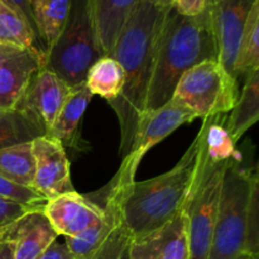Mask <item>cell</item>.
Masks as SVG:
<instances>
[{"mask_svg":"<svg viewBox=\"0 0 259 259\" xmlns=\"http://www.w3.org/2000/svg\"><path fill=\"white\" fill-rule=\"evenodd\" d=\"M7 3H9V4H12L13 7L18 8V9L20 10V12L24 14V17L27 18V20L29 22V24L32 25V28L34 29L35 34H37L38 37V32H37V27H35V22H34V18H33V14H32V9H30V5H29V0H5ZM38 39H39V37H38ZM40 42V39H39ZM42 43V42H40ZM43 46V45H42Z\"/></svg>","mask_w":259,"mask_h":259,"instance_id":"32","label":"cell"},{"mask_svg":"<svg viewBox=\"0 0 259 259\" xmlns=\"http://www.w3.org/2000/svg\"><path fill=\"white\" fill-rule=\"evenodd\" d=\"M103 56L96 34L93 0H71L65 27L45 55V68L73 88L85 82L90 66Z\"/></svg>","mask_w":259,"mask_h":259,"instance_id":"5","label":"cell"},{"mask_svg":"<svg viewBox=\"0 0 259 259\" xmlns=\"http://www.w3.org/2000/svg\"><path fill=\"white\" fill-rule=\"evenodd\" d=\"M0 197L30 207H43L47 200L34 189L20 186L0 176Z\"/></svg>","mask_w":259,"mask_h":259,"instance_id":"28","label":"cell"},{"mask_svg":"<svg viewBox=\"0 0 259 259\" xmlns=\"http://www.w3.org/2000/svg\"><path fill=\"white\" fill-rule=\"evenodd\" d=\"M257 168L245 163L239 151L228 161L207 259H238L245 253L247 210Z\"/></svg>","mask_w":259,"mask_h":259,"instance_id":"4","label":"cell"},{"mask_svg":"<svg viewBox=\"0 0 259 259\" xmlns=\"http://www.w3.org/2000/svg\"><path fill=\"white\" fill-rule=\"evenodd\" d=\"M38 209V207L25 206V205L18 204V202L10 201V200L0 197V230L10 225L12 223L17 222L19 218L27 214L30 210Z\"/></svg>","mask_w":259,"mask_h":259,"instance_id":"29","label":"cell"},{"mask_svg":"<svg viewBox=\"0 0 259 259\" xmlns=\"http://www.w3.org/2000/svg\"><path fill=\"white\" fill-rule=\"evenodd\" d=\"M32 148L35 161L34 189L46 200L75 191L65 147L51 137L39 136L32 141Z\"/></svg>","mask_w":259,"mask_h":259,"instance_id":"11","label":"cell"},{"mask_svg":"<svg viewBox=\"0 0 259 259\" xmlns=\"http://www.w3.org/2000/svg\"><path fill=\"white\" fill-rule=\"evenodd\" d=\"M93 96L85 82L71 88L60 113L46 136L58 141L65 148H80V144L83 143L80 137L81 120Z\"/></svg>","mask_w":259,"mask_h":259,"instance_id":"16","label":"cell"},{"mask_svg":"<svg viewBox=\"0 0 259 259\" xmlns=\"http://www.w3.org/2000/svg\"><path fill=\"white\" fill-rule=\"evenodd\" d=\"M238 259H259V255H252L248 254V253H243Z\"/></svg>","mask_w":259,"mask_h":259,"instance_id":"36","label":"cell"},{"mask_svg":"<svg viewBox=\"0 0 259 259\" xmlns=\"http://www.w3.org/2000/svg\"><path fill=\"white\" fill-rule=\"evenodd\" d=\"M29 5L38 37L47 52L65 27L71 0H29Z\"/></svg>","mask_w":259,"mask_h":259,"instance_id":"20","label":"cell"},{"mask_svg":"<svg viewBox=\"0 0 259 259\" xmlns=\"http://www.w3.org/2000/svg\"><path fill=\"white\" fill-rule=\"evenodd\" d=\"M230 111L225 126L237 144L259 119V70L253 71L245 77L239 98Z\"/></svg>","mask_w":259,"mask_h":259,"instance_id":"18","label":"cell"},{"mask_svg":"<svg viewBox=\"0 0 259 259\" xmlns=\"http://www.w3.org/2000/svg\"><path fill=\"white\" fill-rule=\"evenodd\" d=\"M197 153L199 137L196 136L169 171L146 181H134L121 191L105 187L100 190L118 200L123 224L133 239L164 227L181 214L194 182Z\"/></svg>","mask_w":259,"mask_h":259,"instance_id":"3","label":"cell"},{"mask_svg":"<svg viewBox=\"0 0 259 259\" xmlns=\"http://www.w3.org/2000/svg\"><path fill=\"white\" fill-rule=\"evenodd\" d=\"M133 237L121 223L111 232L103 245L88 259H131Z\"/></svg>","mask_w":259,"mask_h":259,"instance_id":"26","label":"cell"},{"mask_svg":"<svg viewBox=\"0 0 259 259\" xmlns=\"http://www.w3.org/2000/svg\"><path fill=\"white\" fill-rule=\"evenodd\" d=\"M0 259H14V242L0 232Z\"/></svg>","mask_w":259,"mask_h":259,"instance_id":"33","label":"cell"},{"mask_svg":"<svg viewBox=\"0 0 259 259\" xmlns=\"http://www.w3.org/2000/svg\"><path fill=\"white\" fill-rule=\"evenodd\" d=\"M0 45L15 48H35L45 53L34 29L18 8L0 0Z\"/></svg>","mask_w":259,"mask_h":259,"instance_id":"19","label":"cell"},{"mask_svg":"<svg viewBox=\"0 0 259 259\" xmlns=\"http://www.w3.org/2000/svg\"><path fill=\"white\" fill-rule=\"evenodd\" d=\"M199 153L194 182L185 205L189 259H207L219 205L220 189L228 161L215 162L207 154L199 131Z\"/></svg>","mask_w":259,"mask_h":259,"instance_id":"6","label":"cell"},{"mask_svg":"<svg viewBox=\"0 0 259 259\" xmlns=\"http://www.w3.org/2000/svg\"><path fill=\"white\" fill-rule=\"evenodd\" d=\"M39 136H43L39 129L35 128L17 110L0 109V149L32 142Z\"/></svg>","mask_w":259,"mask_h":259,"instance_id":"25","label":"cell"},{"mask_svg":"<svg viewBox=\"0 0 259 259\" xmlns=\"http://www.w3.org/2000/svg\"><path fill=\"white\" fill-rule=\"evenodd\" d=\"M151 4H153L154 7L163 8V9H172V5H174L175 0H147Z\"/></svg>","mask_w":259,"mask_h":259,"instance_id":"35","label":"cell"},{"mask_svg":"<svg viewBox=\"0 0 259 259\" xmlns=\"http://www.w3.org/2000/svg\"><path fill=\"white\" fill-rule=\"evenodd\" d=\"M200 131L202 133V143L212 161H229L239 151L227 131L222 114L204 119Z\"/></svg>","mask_w":259,"mask_h":259,"instance_id":"24","label":"cell"},{"mask_svg":"<svg viewBox=\"0 0 259 259\" xmlns=\"http://www.w3.org/2000/svg\"><path fill=\"white\" fill-rule=\"evenodd\" d=\"M45 67V53L19 48L0 66V109L13 110L33 76Z\"/></svg>","mask_w":259,"mask_h":259,"instance_id":"13","label":"cell"},{"mask_svg":"<svg viewBox=\"0 0 259 259\" xmlns=\"http://www.w3.org/2000/svg\"><path fill=\"white\" fill-rule=\"evenodd\" d=\"M254 2L255 0H209L212 27L217 38L218 61L237 83L234 66L238 46Z\"/></svg>","mask_w":259,"mask_h":259,"instance_id":"10","label":"cell"},{"mask_svg":"<svg viewBox=\"0 0 259 259\" xmlns=\"http://www.w3.org/2000/svg\"><path fill=\"white\" fill-rule=\"evenodd\" d=\"M37 259H75L71 252L68 250L67 245L65 243H58L57 240L52 243L50 247L46 249L40 257Z\"/></svg>","mask_w":259,"mask_h":259,"instance_id":"31","label":"cell"},{"mask_svg":"<svg viewBox=\"0 0 259 259\" xmlns=\"http://www.w3.org/2000/svg\"><path fill=\"white\" fill-rule=\"evenodd\" d=\"M195 119V114L174 98L156 110L146 111L134 134L131 151L124 157L120 168L105 189L121 191L131 186L136 181L137 169L147 152L174 133L177 128L191 123Z\"/></svg>","mask_w":259,"mask_h":259,"instance_id":"8","label":"cell"},{"mask_svg":"<svg viewBox=\"0 0 259 259\" xmlns=\"http://www.w3.org/2000/svg\"><path fill=\"white\" fill-rule=\"evenodd\" d=\"M245 253L259 255V177L258 172L253 179L249 204L247 210V238Z\"/></svg>","mask_w":259,"mask_h":259,"instance_id":"27","label":"cell"},{"mask_svg":"<svg viewBox=\"0 0 259 259\" xmlns=\"http://www.w3.org/2000/svg\"><path fill=\"white\" fill-rule=\"evenodd\" d=\"M19 48H15V47H9V46H2L0 45V66L2 63L7 60L9 56H12L15 51H18Z\"/></svg>","mask_w":259,"mask_h":259,"instance_id":"34","label":"cell"},{"mask_svg":"<svg viewBox=\"0 0 259 259\" xmlns=\"http://www.w3.org/2000/svg\"><path fill=\"white\" fill-rule=\"evenodd\" d=\"M0 232L14 242V259H37L58 237L43 207L30 210Z\"/></svg>","mask_w":259,"mask_h":259,"instance_id":"14","label":"cell"},{"mask_svg":"<svg viewBox=\"0 0 259 259\" xmlns=\"http://www.w3.org/2000/svg\"><path fill=\"white\" fill-rule=\"evenodd\" d=\"M169 10L139 0L110 55L120 63L124 72L121 93L115 100L108 103L120 125L119 153L123 158L131 151L134 134L144 114L157 43Z\"/></svg>","mask_w":259,"mask_h":259,"instance_id":"1","label":"cell"},{"mask_svg":"<svg viewBox=\"0 0 259 259\" xmlns=\"http://www.w3.org/2000/svg\"><path fill=\"white\" fill-rule=\"evenodd\" d=\"M43 212L58 235L75 237L104 218L103 207L77 191L47 200Z\"/></svg>","mask_w":259,"mask_h":259,"instance_id":"12","label":"cell"},{"mask_svg":"<svg viewBox=\"0 0 259 259\" xmlns=\"http://www.w3.org/2000/svg\"><path fill=\"white\" fill-rule=\"evenodd\" d=\"M174 99L189 108L196 118L229 113L239 98V85L218 60H206L187 70L177 82Z\"/></svg>","mask_w":259,"mask_h":259,"instance_id":"7","label":"cell"},{"mask_svg":"<svg viewBox=\"0 0 259 259\" xmlns=\"http://www.w3.org/2000/svg\"><path fill=\"white\" fill-rule=\"evenodd\" d=\"M85 85L93 95H99L108 103L115 100L124 85V72L120 63L111 56H103L89 68Z\"/></svg>","mask_w":259,"mask_h":259,"instance_id":"21","label":"cell"},{"mask_svg":"<svg viewBox=\"0 0 259 259\" xmlns=\"http://www.w3.org/2000/svg\"><path fill=\"white\" fill-rule=\"evenodd\" d=\"M131 259H189L184 212L164 227L134 238L131 245Z\"/></svg>","mask_w":259,"mask_h":259,"instance_id":"15","label":"cell"},{"mask_svg":"<svg viewBox=\"0 0 259 259\" xmlns=\"http://www.w3.org/2000/svg\"><path fill=\"white\" fill-rule=\"evenodd\" d=\"M34 175L35 161L32 142L0 149V176L20 186L34 189Z\"/></svg>","mask_w":259,"mask_h":259,"instance_id":"22","label":"cell"},{"mask_svg":"<svg viewBox=\"0 0 259 259\" xmlns=\"http://www.w3.org/2000/svg\"><path fill=\"white\" fill-rule=\"evenodd\" d=\"M139 0H93L99 45L104 56L113 53L115 43Z\"/></svg>","mask_w":259,"mask_h":259,"instance_id":"17","label":"cell"},{"mask_svg":"<svg viewBox=\"0 0 259 259\" xmlns=\"http://www.w3.org/2000/svg\"><path fill=\"white\" fill-rule=\"evenodd\" d=\"M209 7V0H175L172 9L181 15L194 17L201 14Z\"/></svg>","mask_w":259,"mask_h":259,"instance_id":"30","label":"cell"},{"mask_svg":"<svg viewBox=\"0 0 259 259\" xmlns=\"http://www.w3.org/2000/svg\"><path fill=\"white\" fill-rule=\"evenodd\" d=\"M71 88L56 73L42 67L30 80L27 90L14 106L43 136L48 133Z\"/></svg>","mask_w":259,"mask_h":259,"instance_id":"9","label":"cell"},{"mask_svg":"<svg viewBox=\"0 0 259 259\" xmlns=\"http://www.w3.org/2000/svg\"><path fill=\"white\" fill-rule=\"evenodd\" d=\"M206 60H218L210 8L194 17L169 10L157 43L144 113L168 103L181 76Z\"/></svg>","mask_w":259,"mask_h":259,"instance_id":"2","label":"cell"},{"mask_svg":"<svg viewBox=\"0 0 259 259\" xmlns=\"http://www.w3.org/2000/svg\"><path fill=\"white\" fill-rule=\"evenodd\" d=\"M257 70H259V0H255L252 5L238 46L234 66L238 83Z\"/></svg>","mask_w":259,"mask_h":259,"instance_id":"23","label":"cell"}]
</instances>
